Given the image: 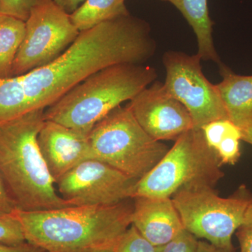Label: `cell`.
<instances>
[{"mask_svg": "<svg viewBox=\"0 0 252 252\" xmlns=\"http://www.w3.org/2000/svg\"><path fill=\"white\" fill-rule=\"evenodd\" d=\"M145 20L129 14L80 32L49 64L21 75L29 111L45 110L86 78L114 64H144L157 44Z\"/></svg>", "mask_w": 252, "mask_h": 252, "instance_id": "6da1fadb", "label": "cell"}, {"mask_svg": "<svg viewBox=\"0 0 252 252\" xmlns=\"http://www.w3.org/2000/svg\"><path fill=\"white\" fill-rule=\"evenodd\" d=\"M137 181L97 159L74 167L56 183L59 195L72 206H109L135 197Z\"/></svg>", "mask_w": 252, "mask_h": 252, "instance_id": "30bf717a", "label": "cell"}, {"mask_svg": "<svg viewBox=\"0 0 252 252\" xmlns=\"http://www.w3.org/2000/svg\"><path fill=\"white\" fill-rule=\"evenodd\" d=\"M196 252H225L207 241H198Z\"/></svg>", "mask_w": 252, "mask_h": 252, "instance_id": "f1b7e54d", "label": "cell"}, {"mask_svg": "<svg viewBox=\"0 0 252 252\" xmlns=\"http://www.w3.org/2000/svg\"><path fill=\"white\" fill-rule=\"evenodd\" d=\"M162 1H167V0H162Z\"/></svg>", "mask_w": 252, "mask_h": 252, "instance_id": "1f68e13d", "label": "cell"}, {"mask_svg": "<svg viewBox=\"0 0 252 252\" xmlns=\"http://www.w3.org/2000/svg\"><path fill=\"white\" fill-rule=\"evenodd\" d=\"M132 224L154 247L161 246L185 230L171 198L136 196Z\"/></svg>", "mask_w": 252, "mask_h": 252, "instance_id": "4fadbf2b", "label": "cell"}, {"mask_svg": "<svg viewBox=\"0 0 252 252\" xmlns=\"http://www.w3.org/2000/svg\"><path fill=\"white\" fill-rule=\"evenodd\" d=\"M28 112V96L21 76L0 78V122Z\"/></svg>", "mask_w": 252, "mask_h": 252, "instance_id": "ac0fdd59", "label": "cell"}, {"mask_svg": "<svg viewBox=\"0 0 252 252\" xmlns=\"http://www.w3.org/2000/svg\"><path fill=\"white\" fill-rule=\"evenodd\" d=\"M196 237L184 230L182 233L168 243L157 247V252H196L198 246Z\"/></svg>", "mask_w": 252, "mask_h": 252, "instance_id": "603a6c76", "label": "cell"}, {"mask_svg": "<svg viewBox=\"0 0 252 252\" xmlns=\"http://www.w3.org/2000/svg\"><path fill=\"white\" fill-rule=\"evenodd\" d=\"M235 233L240 245V252H252V195L243 222Z\"/></svg>", "mask_w": 252, "mask_h": 252, "instance_id": "d4e9b609", "label": "cell"}, {"mask_svg": "<svg viewBox=\"0 0 252 252\" xmlns=\"http://www.w3.org/2000/svg\"><path fill=\"white\" fill-rule=\"evenodd\" d=\"M0 252H45L34 245L26 243L20 245H8L0 243Z\"/></svg>", "mask_w": 252, "mask_h": 252, "instance_id": "4316f807", "label": "cell"}, {"mask_svg": "<svg viewBox=\"0 0 252 252\" xmlns=\"http://www.w3.org/2000/svg\"><path fill=\"white\" fill-rule=\"evenodd\" d=\"M38 0H0V14L26 21Z\"/></svg>", "mask_w": 252, "mask_h": 252, "instance_id": "cb8c5ba5", "label": "cell"}, {"mask_svg": "<svg viewBox=\"0 0 252 252\" xmlns=\"http://www.w3.org/2000/svg\"><path fill=\"white\" fill-rule=\"evenodd\" d=\"M26 243L22 225L14 212L11 215H0V243L20 245Z\"/></svg>", "mask_w": 252, "mask_h": 252, "instance_id": "ffe728a7", "label": "cell"}, {"mask_svg": "<svg viewBox=\"0 0 252 252\" xmlns=\"http://www.w3.org/2000/svg\"><path fill=\"white\" fill-rule=\"evenodd\" d=\"M222 81L216 84L228 119L241 130L252 126V76L238 75L219 64Z\"/></svg>", "mask_w": 252, "mask_h": 252, "instance_id": "5bb4252c", "label": "cell"}, {"mask_svg": "<svg viewBox=\"0 0 252 252\" xmlns=\"http://www.w3.org/2000/svg\"><path fill=\"white\" fill-rule=\"evenodd\" d=\"M89 136L62 124L44 120L38 134V145L56 183L81 162L94 159Z\"/></svg>", "mask_w": 252, "mask_h": 252, "instance_id": "7c38bea8", "label": "cell"}, {"mask_svg": "<svg viewBox=\"0 0 252 252\" xmlns=\"http://www.w3.org/2000/svg\"><path fill=\"white\" fill-rule=\"evenodd\" d=\"M126 0H85L72 14L73 24L79 32L87 31L106 21L130 14Z\"/></svg>", "mask_w": 252, "mask_h": 252, "instance_id": "2e32d148", "label": "cell"}, {"mask_svg": "<svg viewBox=\"0 0 252 252\" xmlns=\"http://www.w3.org/2000/svg\"><path fill=\"white\" fill-rule=\"evenodd\" d=\"M44 113L32 111L0 122V176L23 211L72 207L59 195L38 145Z\"/></svg>", "mask_w": 252, "mask_h": 252, "instance_id": "3957f363", "label": "cell"}, {"mask_svg": "<svg viewBox=\"0 0 252 252\" xmlns=\"http://www.w3.org/2000/svg\"><path fill=\"white\" fill-rule=\"evenodd\" d=\"M26 21L0 14V78L11 77L16 55L26 35Z\"/></svg>", "mask_w": 252, "mask_h": 252, "instance_id": "e0dca14e", "label": "cell"}, {"mask_svg": "<svg viewBox=\"0 0 252 252\" xmlns=\"http://www.w3.org/2000/svg\"><path fill=\"white\" fill-rule=\"evenodd\" d=\"M26 26V35L16 55L11 77L23 75L53 62L80 33L70 14L53 0H38Z\"/></svg>", "mask_w": 252, "mask_h": 252, "instance_id": "ba28073f", "label": "cell"}, {"mask_svg": "<svg viewBox=\"0 0 252 252\" xmlns=\"http://www.w3.org/2000/svg\"><path fill=\"white\" fill-rule=\"evenodd\" d=\"M58 6L67 14H71L79 7L85 0H53Z\"/></svg>", "mask_w": 252, "mask_h": 252, "instance_id": "83f0119b", "label": "cell"}, {"mask_svg": "<svg viewBox=\"0 0 252 252\" xmlns=\"http://www.w3.org/2000/svg\"><path fill=\"white\" fill-rule=\"evenodd\" d=\"M175 6L192 28L198 43V54L202 61L220 64V60L213 40L214 22L210 16L208 0H167Z\"/></svg>", "mask_w": 252, "mask_h": 252, "instance_id": "9a60e30c", "label": "cell"}, {"mask_svg": "<svg viewBox=\"0 0 252 252\" xmlns=\"http://www.w3.org/2000/svg\"><path fill=\"white\" fill-rule=\"evenodd\" d=\"M252 194L242 185L222 198L214 188L185 189L172 196L185 229L225 252H235L232 238L243 222Z\"/></svg>", "mask_w": 252, "mask_h": 252, "instance_id": "52a82bcc", "label": "cell"}, {"mask_svg": "<svg viewBox=\"0 0 252 252\" xmlns=\"http://www.w3.org/2000/svg\"><path fill=\"white\" fill-rule=\"evenodd\" d=\"M126 106L144 130L159 142L177 140L194 128L189 111L160 81H154Z\"/></svg>", "mask_w": 252, "mask_h": 252, "instance_id": "8fae6325", "label": "cell"}, {"mask_svg": "<svg viewBox=\"0 0 252 252\" xmlns=\"http://www.w3.org/2000/svg\"><path fill=\"white\" fill-rule=\"evenodd\" d=\"M133 205L72 206L14 215L26 242L45 252H114L132 224Z\"/></svg>", "mask_w": 252, "mask_h": 252, "instance_id": "7a4b0ae2", "label": "cell"}, {"mask_svg": "<svg viewBox=\"0 0 252 252\" xmlns=\"http://www.w3.org/2000/svg\"><path fill=\"white\" fill-rule=\"evenodd\" d=\"M242 132H243L242 140L252 145V126L245 130H242Z\"/></svg>", "mask_w": 252, "mask_h": 252, "instance_id": "f546056e", "label": "cell"}, {"mask_svg": "<svg viewBox=\"0 0 252 252\" xmlns=\"http://www.w3.org/2000/svg\"><path fill=\"white\" fill-rule=\"evenodd\" d=\"M155 68L114 64L86 78L44 110L51 121L89 135L97 123L157 81Z\"/></svg>", "mask_w": 252, "mask_h": 252, "instance_id": "277c9868", "label": "cell"}, {"mask_svg": "<svg viewBox=\"0 0 252 252\" xmlns=\"http://www.w3.org/2000/svg\"></svg>", "mask_w": 252, "mask_h": 252, "instance_id": "4dcf8cb0", "label": "cell"}, {"mask_svg": "<svg viewBox=\"0 0 252 252\" xmlns=\"http://www.w3.org/2000/svg\"><path fill=\"white\" fill-rule=\"evenodd\" d=\"M114 252H157L156 247L142 236L134 225H131L123 235Z\"/></svg>", "mask_w": 252, "mask_h": 252, "instance_id": "44dd1931", "label": "cell"}, {"mask_svg": "<svg viewBox=\"0 0 252 252\" xmlns=\"http://www.w3.org/2000/svg\"><path fill=\"white\" fill-rule=\"evenodd\" d=\"M94 159L139 181L168 151L141 127L130 109L119 106L94 125L89 136Z\"/></svg>", "mask_w": 252, "mask_h": 252, "instance_id": "8992f818", "label": "cell"}, {"mask_svg": "<svg viewBox=\"0 0 252 252\" xmlns=\"http://www.w3.org/2000/svg\"><path fill=\"white\" fill-rule=\"evenodd\" d=\"M242 137L238 135H229L225 137L215 149L220 163L234 165L238 161L241 156L240 141Z\"/></svg>", "mask_w": 252, "mask_h": 252, "instance_id": "7402d4cb", "label": "cell"}, {"mask_svg": "<svg viewBox=\"0 0 252 252\" xmlns=\"http://www.w3.org/2000/svg\"><path fill=\"white\" fill-rule=\"evenodd\" d=\"M220 166L202 129H191L175 140L158 163L137 181L135 197L172 198L185 189L215 188L224 176Z\"/></svg>", "mask_w": 252, "mask_h": 252, "instance_id": "5b68a950", "label": "cell"}, {"mask_svg": "<svg viewBox=\"0 0 252 252\" xmlns=\"http://www.w3.org/2000/svg\"><path fill=\"white\" fill-rule=\"evenodd\" d=\"M201 61L198 54L181 51H167L162 56L165 89L187 109L196 129L214 121L228 119L217 85L204 75Z\"/></svg>", "mask_w": 252, "mask_h": 252, "instance_id": "9c48e42d", "label": "cell"}, {"mask_svg": "<svg viewBox=\"0 0 252 252\" xmlns=\"http://www.w3.org/2000/svg\"><path fill=\"white\" fill-rule=\"evenodd\" d=\"M17 209L0 176V215H11Z\"/></svg>", "mask_w": 252, "mask_h": 252, "instance_id": "484cf974", "label": "cell"}, {"mask_svg": "<svg viewBox=\"0 0 252 252\" xmlns=\"http://www.w3.org/2000/svg\"><path fill=\"white\" fill-rule=\"evenodd\" d=\"M204 136L207 144L214 151L225 137L229 135H238L243 137V132L229 119L214 121L203 126Z\"/></svg>", "mask_w": 252, "mask_h": 252, "instance_id": "d6986e66", "label": "cell"}]
</instances>
